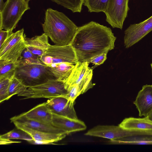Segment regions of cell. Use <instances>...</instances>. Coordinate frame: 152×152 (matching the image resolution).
I'll use <instances>...</instances> for the list:
<instances>
[{
  "label": "cell",
  "mask_w": 152,
  "mask_h": 152,
  "mask_svg": "<svg viewBox=\"0 0 152 152\" xmlns=\"http://www.w3.org/2000/svg\"><path fill=\"white\" fill-rule=\"evenodd\" d=\"M0 145H6L14 143H20V142L13 141L10 139L0 138Z\"/></svg>",
  "instance_id": "1f68e13d"
},
{
  "label": "cell",
  "mask_w": 152,
  "mask_h": 152,
  "mask_svg": "<svg viewBox=\"0 0 152 152\" xmlns=\"http://www.w3.org/2000/svg\"><path fill=\"white\" fill-rule=\"evenodd\" d=\"M110 141L116 144H152V130H139L134 134Z\"/></svg>",
  "instance_id": "ac0fdd59"
},
{
  "label": "cell",
  "mask_w": 152,
  "mask_h": 152,
  "mask_svg": "<svg viewBox=\"0 0 152 152\" xmlns=\"http://www.w3.org/2000/svg\"><path fill=\"white\" fill-rule=\"evenodd\" d=\"M22 114L26 118L43 124L53 126V113L46 102L37 105L28 111Z\"/></svg>",
  "instance_id": "5bb4252c"
},
{
  "label": "cell",
  "mask_w": 152,
  "mask_h": 152,
  "mask_svg": "<svg viewBox=\"0 0 152 152\" xmlns=\"http://www.w3.org/2000/svg\"><path fill=\"white\" fill-rule=\"evenodd\" d=\"M39 59L44 64L48 66L64 63L75 64L78 62L75 52L71 45L64 46L51 45Z\"/></svg>",
  "instance_id": "52a82bcc"
},
{
  "label": "cell",
  "mask_w": 152,
  "mask_h": 152,
  "mask_svg": "<svg viewBox=\"0 0 152 152\" xmlns=\"http://www.w3.org/2000/svg\"><path fill=\"white\" fill-rule=\"evenodd\" d=\"M152 30V16L140 23L131 25L125 30L124 45L129 48L138 42Z\"/></svg>",
  "instance_id": "9c48e42d"
},
{
  "label": "cell",
  "mask_w": 152,
  "mask_h": 152,
  "mask_svg": "<svg viewBox=\"0 0 152 152\" xmlns=\"http://www.w3.org/2000/svg\"><path fill=\"white\" fill-rule=\"evenodd\" d=\"M14 129L0 135V138L7 139H19L27 141L33 140L31 136L25 131L19 129Z\"/></svg>",
  "instance_id": "d4e9b609"
},
{
  "label": "cell",
  "mask_w": 152,
  "mask_h": 152,
  "mask_svg": "<svg viewBox=\"0 0 152 152\" xmlns=\"http://www.w3.org/2000/svg\"><path fill=\"white\" fill-rule=\"evenodd\" d=\"M151 67L152 68V63L151 64Z\"/></svg>",
  "instance_id": "e575fe53"
},
{
  "label": "cell",
  "mask_w": 152,
  "mask_h": 152,
  "mask_svg": "<svg viewBox=\"0 0 152 152\" xmlns=\"http://www.w3.org/2000/svg\"><path fill=\"white\" fill-rule=\"evenodd\" d=\"M129 0H110L104 12L106 20L113 28L122 29L129 10Z\"/></svg>",
  "instance_id": "ba28073f"
},
{
  "label": "cell",
  "mask_w": 152,
  "mask_h": 152,
  "mask_svg": "<svg viewBox=\"0 0 152 152\" xmlns=\"http://www.w3.org/2000/svg\"></svg>",
  "instance_id": "d590c367"
},
{
  "label": "cell",
  "mask_w": 152,
  "mask_h": 152,
  "mask_svg": "<svg viewBox=\"0 0 152 152\" xmlns=\"http://www.w3.org/2000/svg\"><path fill=\"white\" fill-rule=\"evenodd\" d=\"M30 0H7L0 11V30L12 31L26 11Z\"/></svg>",
  "instance_id": "277c9868"
},
{
  "label": "cell",
  "mask_w": 152,
  "mask_h": 152,
  "mask_svg": "<svg viewBox=\"0 0 152 152\" xmlns=\"http://www.w3.org/2000/svg\"><path fill=\"white\" fill-rule=\"evenodd\" d=\"M135 130H126L119 125H98L90 129L85 134L86 135L107 138L112 140L131 136Z\"/></svg>",
  "instance_id": "30bf717a"
},
{
  "label": "cell",
  "mask_w": 152,
  "mask_h": 152,
  "mask_svg": "<svg viewBox=\"0 0 152 152\" xmlns=\"http://www.w3.org/2000/svg\"><path fill=\"white\" fill-rule=\"evenodd\" d=\"M10 120L12 122L15 121H17L35 130L50 133L68 134L66 132L61 129L28 118L22 114L12 118Z\"/></svg>",
  "instance_id": "e0dca14e"
},
{
  "label": "cell",
  "mask_w": 152,
  "mask_h": 152,
  "mask_svg": "<svg viewBox=\"0 0 152 152\" xmlns=\"http://www.w3.org/2000/svg\"><path fill=\"white\" fill-rule=\"evenodd\" d=\"M48 37L45 33L31 38L25 37L26 48L39 58L42 56L51 45L48 42Z\"/></svg>",
  "instance_id": "9a60e30c"
},
{
  "label": "cell",
  "mask_w": 152,
  "mask_h": 152,
  "mask_svg": "<svg viewBox=\"0 0 152 152\" xmlns=\"http://www.w3.org/2000/svg\"><path fill=\"white\" fill-rule=\"evenodd\" d=\"M134 104L139 112V116H147L152 111V85L142 86Z\"/></svg>",
  "instance_id": "7c38bea8"
},
{
  "label": "cell",
  "mask_w": 152,
  "mask_h": 152,
  "mask_svg": "<svg viewBox=\"0 0 152 152\" xmlns=\"http://www.w3.org/2000/svg\"><path fill=\"white\" fill-rule=\"evenodd\" d=\"M10 77L0 79V102L8 99V92L9 85L12 78Z\"/></svg>",
  "instance_id": "4316f807"
},
{
  "label": "cell",
  "mask_w": 152,
  "mask_h": 152,
  "mask_svg": "<svg viewBox=\"0 0 152 152\" xmlns=\"http://www.w3.org/2000/svg\"><path fill=\"white\" fill-rule=\"evenodd\" d=\"M21 57L23 58H39L38 57L33 54L26 48L23 52Z\"/></svg>",
  "instance_id": "f546056e"
},
{
  "label": "cell",
  "mask_w": 152,
  "mask_h": 152,
  "mask_svg": "<svg viewBox=\"0 0 152 152\" xmlns=\"http://www.w3.org/2000/svg\"><path fill=\"white\" fill-rule=\"evenodd\" d=\"M126 130H152V121L148 116L143 118H125L119 125Z\"/></svg>",
  "instance_id": "ffe728a7"
},
{
  "label": "cell",
  "mask_w": 152,
  "mask_h": 152,
  "mask_svg": "<svg viewBox=\"0 0 152 152\" xmlns=\"http://www.w3.org/2000/svg\"><path fill=\"white\" fill-rule=\"evenodd\" d=\"M73 12H81L84 0H51Z\"/></svg>",
  "instance_id": "cb8c5ba5"
},
{
  "label": "cell",
  "mask_w": 152,
  "mask_h": 152,
  "mask_svg": "<svg viewBox=\"0 0 152 152\" xmlns=\"http://www.w3.org/2000/svg\"><path fill=\"white\" fill-rule=\"evenodd\" d=\"M52 113L74 120H78L74 107V101L60 96L50 99L46 102Z\"/></svg>",
  "instance_id": "8fae6325"
},
{
  "label": "cell",
  "mask_w": 152,
  "mask_h": 152,
  "mask_svg": "<svg viewBox=\"0 0 152 152\" xmlns=\"http://www.w3.org/2000/svg\"><path fill=\"white\" fill-rule=\"evenodd\" d=\"M147 116L148 118L152 121V111Z\"/></svg>",
  "instance_id": "836d02e7"
},
{
  "label": "cell",
  "mask_w": 152,
  "mask_h": 152,
  "mask_svg": "<svg viewBox=\"0 0 152 152\" xmlns=\"http://www.w3.org/2000/svg\"><path fill=\"white\" fill-rule=\"evenodd\" d=\"M18 61L15 76L21 80L28 88L56 79L48 66L44 64L39 58H23L20 56Z\"/></svg>",
  "instance_id": "3957f363"
},
{
  "label": "cell",
  "mask_w": 152,
  "mask_h": 152,
  "mask_svg": "<svg viewBox=\"0 0 152 152\" xmlns=\"http://www.w3.org/2000/svg\"><path fill=\"white\" fill-rule=\"evenodd\" d=\"M19 64L16 62L0 60V79L15 76V69Z\"/></svg>",
  "instance_id": "7402d4cb"
},
{
  "label": "cell",
  "mask_w": 152,
  "mask_h": 152,
  "mask_svg": "<svg viewBox=\"0 0 152 152\" xmlns=\"http://www.w3.org/2000/svg\"><path fill=\"white\" fill-rule=\"evenodd\" d=\"M75 64L64 63L48 66V69L56 79L65 83L69 77Z\"/></svg>",
  "instance_id": "44dd1931"
},
{
  "label": "cell",
  "mask_w": 152,
  "mask_h": 152,
  "mask_svg": "<svg viewBox=\"0 0 152 152\" xmlns=\"http://www.w3.org/2000/svg\"><path fill=\"white\" fill-rule=\"evenodd\" d=\"M53 126L61 129L68 134L71 132L83 131L86 126L82 121L74 120L53 113Z\"/></svg>",
  "instance_id": "4fadbf2b"
},
{
  "label": "cell",
  "mask_w": 152,
  "mask_h": 152,
  "mask_svg": "<svg viewBox=\"0 0 152 152\" xmlns=\"http://www.w3.org/2000/svg\"><path fill=\"white\" fill-rule=\"evenodd\" d=\"M27 88L21 80L15 76L11 80L9 85L8 99L14 95L20 94Z\"/></svg>",
  "instance_id": "484cf974"
},
{
  "label": "cell",
  "mask_w": 152,
  "mask_h": 152,
  "mask_svg": "<svg viewBox=\"0 0 152 152\" xmlns=\"http://www.w3.org/2000/svg\"><path fill=\"white\" fill-rule=\"evenodd\" d=\"M89 64L87 61H78L75 64L69 77L65 83L66 89L69 87L78 85L81 82L90 69L88 66Z\"/></svg>",
  "instance_id": "d6986e66"
},
{
  "label": "cell",
  "mask_w": 152,
  "mask_h": 152,
  "mask_svg": "<svg viewBox=\"0 0 152 152\" xmlns=\"http://www.w3.org/2000/svg\"><path fill=\"white\" fill-rule=\"evenodd\" d=\"M29 143L34 145H48L55 144L53 142H48L38 141L33 140L27 141Z\"/></svg>",
  "instance_id": "4dcf8cb0"
},
{
  "label": "cell",
  "mask_w": 152,
  "mask_h": 152,
  "mask_svg": "<svg viewBox=\"0 0 152 152\" xmlns=\"http://www.w3.org/2000/svg\"><path fill=\"white\" fill-rule=\"evenodd\" d=\"M23 28L13 32L0 46V60L16 62L26 48Z\"/></svg>",
  "instance_id": "8992f818"
},
{
  "label": "cell",
  "mask_w": 152,
  "mask_h": 152,
  "mask_svg": "<svg viewBox=\"0 0 152 152\" xmlns=\"http://www.w3.org/2000/svg\"><path fill=\"white\" fill-rule=\"evenodd\" d=\"M67 94L65 83L52 79L42 84L27 88L18 95L29 98H47L64 97Z\"/></svg>",
  "instance_id": "5b68a950"
},
{
  "label": "cell",
  "mask_w": 152,
  "mask_h": 152,
  "mask_svg": "<svg viewBox=\"0 0 152 152\" xmlns=\"http://www.w3.org/2000/svg\"><path fill=\"white\" fill-rule=\"evenodd\" d=\"M4 4L3 0H0V11L1 10Z\"/></svg>",
  "instance_id": "d6a6232c"
},
{
  "label": "cell",
  "mask_w": 152,
  "mask_h": 152,
  "mask_svg": "<svg viewBox=\"0 0 152 152\" xmlns=\"http://www.w3.org/2000/svg\"><path fill=\"white\" fill-rule=\"evenodd\" d=\"M42 27L55 45L60 46L71 44L78 28L63 13L51 8L45 12Z\"/></svg>",
  "instance_id": "7a4b0ae2"
},
{
  "label": "cell",
  "mask_w": 152,
  "mask_h": 152,
  "mask_svg": "<svg viewBox=\"0 0 152 152\" xmlns=\"http://www.w3.org/2000/svg\"><path fill=\"white\" fill-rule=\"evenodd\" d=\"M107 53H102L99 55L93 57L88 61L95 64V65H99L103 64L106 60Z\"/></svg>",
  "instance_id": "83f0119b"
},
{
  "label": "cell",
  "mask_w": 152,
  "mask_h": 152,
  "mask_svg": "<svg viewBox=\"0 0 152 152\" xmlns=\"http://www.w3.org/2000/svg\"><path fill=\"white\" fill-rule=\"evenodd\" d=\"M0 46L4 42L13 32L12 31H7L3 30H0Z\"/></svg>",
  "instance_id": "f1b7e54d"
},
{
  "label": "cell",
  "mask_w": 152,
  "mask_h": 152,
  "mask_svg": "<svg viewBox=\"0 0 152 152\" xmlns=\"http://www.w3.org/2000/svg\"><path fill=\"white\" fill-rule=\"evenodd\" d=\"M12 123L17 128L27 132L35 140L54 142L63 139L67 135L66 134L53 133L39 131L30 128L17 121Z\"/></svg>",
  "instance_id": "2e32d148"
},
{
  "label": "cell",
  "mask_w": 152,
  "mask_h": 152,
  "mask_svg": "<svg viewBox=\"0 0 152 152\" xmlns=\"http://www.w3.org/2000/svg\"><path fill=\"white\" fill-rule=\"evenodd\" d=\"M110 0H85L84 5L90 12H103L104 13L108 6Z\"/></svg>",
  "instance_id": "603a6c76"
},
{
  "label": "cell",
  "mask_w": 152,
  "mask_h": 152,
  "mask_svg": "<svg viewBox=\"0 0 152 152\" xmlns=\"http://www.w3.org/2000/svg\"><path fill=\"white\" fill-rule=\"evenodd\" d=\"M116 38L110 28L91 21L78 27L70 45L82 62L113 49Z\"/></svg>",
  "instance_id": "6da1fadb"
}]
</instances>
